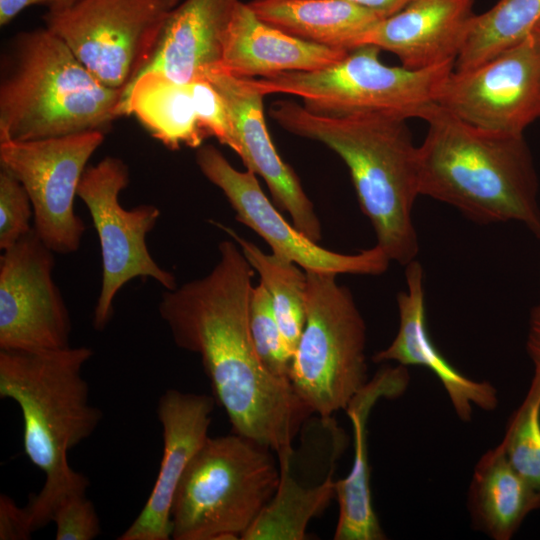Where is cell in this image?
I'll use <instances>...</instances> for the list:
<instances>
[{
    "label": "cell",
    "instance_id": "cell-1",
    "mask_svg": "<svg viewBox=\"0 0 540 540\" xmlns=\"http://www.w3.org/2000/svg\"><path fill=\"white\" fill-rule=\"evenodd\" d=\"M218 252L208 274L163 292L159 314L174 343L199 355L233 433L276 453L292 450L312 413L256 354L248 322L254 269L232 238Z\"/></svg>",
    "mask_w": 540,
    "mask_h": 540
},
{
    "label": "cell",
    "instance_id": "cell-2",
    "mask_svg": "<svg viewBox=\"0 0 540 540\" xmlns=\"http://www.w3.org/2000/svg\"><path fill=\"white\" fill-rule=\"evenodd\" d=\"M271 118L287 132L320 142L346 164L359 206L380 248L406 266L419 246L412 210L419 193L418 147L407 119L382 113L323 115L290 100L274 102Z\"/></svg>",
    "mask_w": 540,
    "mask_h": 540
},
{
    "label": "cell",
    "instance_id": "cell-3",
    "mask_svg": "<svg viewBox=\"0 0 540 540\" xmlns=\"http://www.w3.org/2000/svg\"><path fill=\"white\" fill-rule=\"evenodd\" d=\"M93 353L86 346L0 350V397L18 404L25 454L45 475L42 489L25 506L33 531L51 522L63 498L89 486L88 478L69 465L68 452L89 438L103 417L89 403L82 377Z\"/></svg>",
    "mask_w": 540,
    "mask_h": 540
},
{
    "label": "cell",
    "instance_id": "cell-4",
    "mask_svg": "<svg viewBox=\"0 0 540 540\" xmlns=\"http://www.w3.org/2000/svg\"><path fill=\"white\" fill-rule=\"evenodd\" d=\"M419 193L478 223L519 222L540 239L538 177L524 135L483 129L437 103L422 114Z\"/></svg>",
    "mask_w": 540,
    "mask_h": 540
},
{
    "label": "cell",
    "instance_id": "cell-5",
    "mask_svg": "<svg viewBox=\"0 0 540 540\" xmlns=\"http://www.w3.org/2000/svg\"><path fill=\"white\" fill-rule=\"evenodd\" d=\"M0 81V141L106 133L123 91L99 81L46 26L12 41Z\"/></svg>",
    "mask_w": 540,
    "mask_h": 540
},
{
    "label": "cell",
    "instance_id": "cell-6",
    "mask_svg": "<svg viewBox=\"0 0 540 540\" xmlns=\"http://www.w3.org/2000/svg\"><path fill=\"white\" fill-rule=\"evenodd\" d=\"M271 451L233 432L208 437L176 489L171 538L242 539L278 487L280 471Z\"/></svg>",
    "mask_w": 540,
    "mask_h": 540
},
{
    "label": "cell",
    "instance_id": "cell-7",
    "mask_svg": "<svg viewBox=\"0 0 540 540\" xmlns=\"http://www.w3.org/2000/svg\"><path fill=\"white\" fill-rule=\"evenodd\" d=\"M380 51L375 45H361L325 68L253 78V82L263 95L297 96L305 108L318 114L382 113L420 119L437 102L454 63L426 69L389 66L380 60Z\"/></svg>",
    "mask_w": 540,
    "mask_h": 540
},
{
    "label": "cell",
    "instance_id": "cell-8",
    "mask_svg": "<svg viewBox=\"0 0 540 540\" xmlns=\"http://www.w3.org/2000/svg\"><path fill=\"white\" fill-rule=\"evenodd\" d=\"M307 273L306 322L293 354L290 383L322 421L345 410L368 382L367 327L336 274Z\"/></svg>",
    "mask_w": 540,
    "mask_h": 540
},
{
    "label": "cell",
    "instance_id": "cell-9",
    "mask_svg": "<svg viewBox=\"0 0 540 540\" xmlns=\"http://www.w3.org/2000/svg\"><path fill=\"white\" fill-rule=\"evenodd\" d=\"M180 0H78L48 10L45 26L104 85L124 90L150 60Z\"/></svg>",
    "mask_w": 540,
    "mask_h": 540
},
{
    "label": "cell",
    "instance_id": "cell-10",
    "mask_svg": "<svg viewBox=\"0 0 540 540\" xmlns=\"http://www.w3.org/2000/svg\"><path fill=\"white\" fill-rule=\"evenodd\" d=\"M128 184L127 164L118 157L106 156L85 169L77 190L100 243L102 279L93 313V327L98 331L110 322L114 299L130 280L152 278L165 290L177 287L175 275L157 264L146 244L160 210L153 204L124 208L119 195Z\"/></svg>",
    "mask_w": 540,
    "mask_h": 540
},
{
    "label": "cell",
    "instance_id": "cell-11",
    "mask_svg": "<svg viewBox=\"0 0 540 540\" xmlns=\"http://www.w3.org/2000/svg\"><path fill=\"white\" fill-rule=\"evenodd\" d=\"M101 131L59 137L0 141V166L26 189L33 206V229L56 254H72L86 225L74 199L87 162L104 141Z\"/></svg>",
    "mask_w": 540,
    "mask_h": 540
},
{
    "label": "cell",
    "instance_id": "cell-12",
    "mask_svg": "<svg viewBox=\"0 0 540 540\" xmlns=\"http://www.w3.org/2000/svg\"><path fill=\"white\" fill-rule=\"evenodd\" d=\"M436 103L477 127L522 135L540 119V23L482 64L453 69Z\"/></svg>",
    "mask_w": 540,
    "mask_h": 540
},
{
    "label": "cell",
    "instance_id": "cell-13",
    "mask_svg": "<svg viewBox=\"0 0 540 540\" xmlns=\"http://www.w3.org/2000/svg\"><path fill=\"white\" fill-rule=\"evenodd\" d=\"M55 252L32 229L0 257V350L71 346L72 323L53 279Z\"/></svg>",
    "mask_w": 540,
    "mask_h": 540
},
{
    "label": "cell",
    "instance_id": "cell-14",
    "mask_svg": "<svg viewBox=\"0 0 540 540\" xmlns=\"http://www.w3.org/2000/svg\"><path fill=\"white\" fill-rule=\"evenodd\" d=\"M195 158L201 173L225 195L236 220L258 234L273 253L291 260L306 272L374 276L388 269L391 260L378 245L355 254H343L310 240L283 217L253 172L235 169L215 146H200Z\"/></svg>",
    "mask_w": 540,
    "mask_h": 540
},
{
    "label": "cell",
    "instance_id": "cell-15",
    "mask_svg": "<svg viewBox=\"0 0 540 540\" xmlns=\"http://www.w3.org/2000/svg\"><path fill=\"white\" fill-rule=\"evenodd\" d=\"M202 77L224 99L234 127L237 150L246 169L266 183L274 205L289 214L294 227L314 242L322 238L320 219L293 168L277 152L267 129L263 95L253 78L232 75L218 67Z\"/></svg>",
    "mask_w": 540,
    "mask_h": 540
},
{
    "label": "cell",
    "instance_id": "cell-16",
    "mask_svg": "<svg viewBox=\"0 0 540 540\" xmlns=\"http://www.w3.org/2000/svg\"><path fill=\"white\" fill-rule=\"evenodd\" d=\"M215 398L206 394L165 391L157 417L162 427L163 454L148 499L118 540H168L171 506L178 484L190 461L207 440Z\"/></svg>",
    "mask_w": 540,
    "mask_h": 540
},
{
    "label": "cell",
    "instance_id": "cell-17",
    "mask_svg": "<svg viewBox=\"0 0 540 540\" xmlns=\"http://www.w3.org/2000/svg\"><path fill=\"white\" fill-rule=\"evenodd\" d=\"M405 278L407 288L397 294L398 331L392 342L376 352L372 360L429 369L441 382L462 421L471 420L475 407L485 411L496 409V388L487 381H476L460 373L432 342L426 324L424 271L417 260L406 265Z\"/></svg>",
    "mask_w": 540,
    "mask_h": 540
},
{
    "label": "cell",
    "instance_id": "cell-18",
    "mask_svg": "<svg viewBox=\"0 0 540 540\" xmlns=\"http://www.w3.org/2000/svg\"><path fill=\"white\" fill-rule=\"evenodd\" d=\"M475 0H409L380 20L363 45L371 44L399 58L410 69L455 63L476 14Z\"/></svg>",
    "mask_w": 540,
    "mask_h": 540
},
{
    "label": "cell",
    "instance_id": "cell-19",
    "mask_svg": "<svg viewBox=\"0 0 540 540\" xmlns=\"http://www.w3.org/2000/svg\"><path fill=\"white\" fill-rule=\"evenodd\" d=\"M349 51L294 37L266 23L240 1L225 34L218 68L238 77H270L313 71L344 58Z\"/></svg>",
    "mask_w": 540,
    "mask_h": 540
},
{
    "label": "cell",
    "instance_id": "cell-20",
    "mask_svg": "<svg viewBox=\"0 0 540 540\" xmlns=\"http://www.w3.org/2000/svg\"><path fill=\"white\" fill-rule=\"evenodd\" d=\"M408 382L405 366L398 364L381 368L345 408L353 428L354 457L348 475L336 481L339 515L333 536L335 540L386 539L372 504L367 422L379 399L399 396Z\"/></svg>",
    "mask_w": 540,
    "mask_h": 540
},
{
    "label": "cell",
    "instance_id": "cell-21",
    "mask_svg": "<svg viewBox=\"0 0 540 540\" xmlns=\"http://www.w3.org/2000/svg\"><path fill=\"white\" fill-rule=\"evenodd\" d=\"M239 2H179L168 17L150 60L138 76L156 72L176 82L189 83L217 67L225 34Z\"/></svg>",
    "mask_w": 540,
    "mask_h": 540
},
{
    "label": "cell",
    "instance_id": "cell-22",
    "mask_svg": "<svg viewBox=\"0 0 540 540\" xmlns=\"http://www.w3.org/2000/svg\"><path fill=\"white\" fill-rule=\"evenodd\" d=\"M266 23L299 39L350 51L363 45L382 15L348 0H252Z\"/></svg>",
    "mask_w": 540,
    "mask_h": 540
},
{
    "label": "cell",
    "instance_id": "cell-23",
    "mask_svg": "<svg viewBox=\"0 0 540 540\" xmlns=\"http://www.w3.org/2000/svg\"><path fill=\"white\" fill-rule=\"evenodd\" d=\"M540 509V492L509 463L499 444L474 467L468 490L472 524L494 540H509Z\"/></svg>",
    "mask_w": 540,
    "mask_h": 540
},
{
    "label": "cell",
    "instance_id": "cell-24",
    "mask_svg": "<svg viewBox=\"0 0 540 540\" xmlns=\"http://www.w3.org/2000/svg\"><path fill=\"white\" fill-rule=\"evenodd\" d=\"M118 115H133L170 150L197 149L208 138L199 123L188 83L156 72L139 75L124 90Z\"/></svg>",
    "mask_w": 540,
    "mask_h": 540
},
{
    "label": "cell",
    "instance_id": "cell-25",
    "mask_svg": "<svg viewBox=\"0 0 540 540\" xmlns=\"http://www.w3.org/2000/svg\"><path fill=\"white\" fill-rule=\"evenodd\" d=\"M277 490L242 540H303L309 522L336 497L333 465L324 480L305 485L292 472L294 450L277 453Z\"/></svg>",
    "mask_w": 540,
    "mask_h": 540
},
{
    "label": "cell",
    "instance_id": "cell-26",
    "mask_svg": "<svg viewBox=\"0 0 540 540\" xmlns=\"http://www.w3.org/2000/svg\"><path fill=\"white\" fill-rule=\"evenodd\" d=\"M241 248L269 293L274 312L289 351L294 354L303 332L307 314V273L296 263L273 252L266 253L255 243L241 237L232 228L216 221Z\"/></svg>",
    "mask_w": 540,
    "mask_h": 540
},
{
    "label": "cell",
    "instance_id": "cell-27",
    "mask_svg": "<svg viewBox=\"0 0 540 540\" xmlns=\"http://www.w3.org/2000/svg\"><path fill=\"white\" fill-rule=\"evenodd\" d=\"M540 20V0H499L475 16L454 63L455 71L473 68L523 40Z\"/></svg>",
    "mask_w": 540,
    "mask_h": 540
},
{
    "label": "cell",
    "instance_id": "cell-28",
    "mask_svg": "<svg viewBox=\"0 0 540 540\" xmlns=\"http://www.w3.org/2000/svg\"><path fill=\"white\" fill-rule=\"evenodd\" d=\"M511 466L540 492V369L499 443Z\"/></svg>",
    "mask_w": 540,
    "mask_h": 540
},
{
    "label": "cell",
    "instance_id": "cell-29",
    "mask_svg": "<svg viewBox=\"0 0 540 540\" xmlns=\"http://www.w3.org/2000/svg\"><path fill=\"white\" fill-rule=\"evenodd\" d=\"M248 322L256 354L263 366L274 376L290 381L293 354L282 336L271 297L261 283L252 288Z\"/></svg>",
    "mask_w": 540,
    "mask_h": 540
},
{
    "label": "cell",
    "instance_id": "cell-30",
    "mask_svg": "<svg viewBox=\"0 0 540 540\" xmlns=\"http://www.w3.org/2000/svg\"><path fill=\"white\" fill-rule=\"evenodd\" d=\"M33 206L21 182L4 168L0 170V249L14 245L33 226Z\"/></svg>",
    "mask_w": 540,
    "mask_h": 540
},
{
    "label": "cell",
    "instance_id": "cell-31",
    "mask_svg": "<svg viewBox=\"0 0 540 540\" xmlns=\"http://www.w3.org/2000/svg\"><path fill=\"white\" fill-rule=\"evenodd\" d=\"M199 123L208 137H215L234 152L237 139L226 103L215 87L204 77L188 83Z\"/></svg>",
    "mask_w": 540,
    "mask_h": 540
},
{
    "label": "cell",
    "instance_id": "cell-32",
    "mask_svg": "<svg viewBox=\"0 0 540 540\" xmlns=\"http://www.w3.org/2000/svg\"><path fill=\"white\" fill-rule=\"evenodd\" d=\"M51 522L56 540H92L101 534L100 519L86 492L63 498L56 506Z\"/></svg>",
    "mask_w": 540,
    "mask_h": 540
},
{
    "label": "cell",
    "instance_id": "cell-33",
    "mask_svg": "<svg viewBox=\"0 0 540 540\" xmlns=\"http://www.w3.org/2000/svg\"><path fill=\"white\" fill-rule=\"evenodd\" d=\"M33 529L25 507L6 494L0 495V540H27Z\"/></svg>",
    "mask_w": 540,
    "mask_h": 540
},
{
    "label": "cell",
    "instance_id": "cell-34",
    "mask_svg": "<svg viewBox=\"0 0 540 540\" xmlns=\"http://www.w3.org/2000/svg\"><path fill=\"white\" fill-rule=\"evenodd\" d=\"M526 348L534 369H540V303L530 313Z\"/></svg>",
    "mask_w": 540,
    "mask_h": 540
},
{
    "label": "cell",
    "instance_id": "cell-35",
    "mask_svg": "<svg viewBox=\"0 0 540 540\" xmlns=\"http://www.w3.org/2000/svg\"><path fill=\"white\" fill-rule=\"evenodd\" d=\"M52 4L53 0H0V25L3 27L9 24L30 6L43 5L49 9Z\"/></svg>",
    "mask_w": 540,
    "mask_h": 540
},
{
    "label": "cell",
    "instance_id": "cell-36",
    "mask_svg": "<svg viewBox=\"0 0 540 540\" xmlns=\"http://www.w3.org/2000/svg\"><path fill=\"white\" fill-rule=\"evenodd\" d=\"M368 8L383 17L391 16L400 11L409 0H348Z\"/></svg>",
    "mask_w": 540,
    "mask_h": 540
},
{
    "label": "cell",
    "instance_id": "cell-37",
    "mask_svg": "<svg viewBox=\"0 0 540 540\" xmlns=\"http://www.w3.org/2000/svg\"><path fill=\"white\" fill-rule=\"evenodd\" d=\"M78 0H53L52 6L48 10H62L77 2Z\"/></svg>",
    "mask_w": 540,
    "mask_h": 540
},
{
    "label": "cell",
    "instance_id": "cell-38",
    "mask_svg": "<svg viewBox=\"0 0 540 540\" xmlns=\"http://www.w3.org/2000/svg\"><path fill=\"white\" fill-rule=\"evenodd\" d=\"M538 22L540 23V20H539ZM538 22H537V23H538Z\"/></svg>",
    "mask_w": 540,
    "mask_h": 540
}]
</instances>
